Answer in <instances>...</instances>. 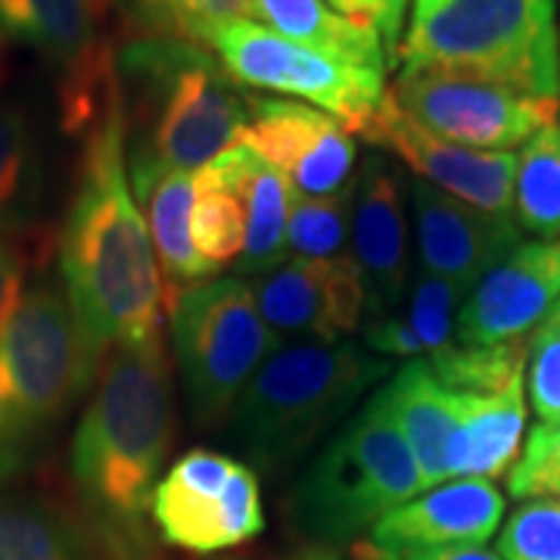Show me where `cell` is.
I'll list each match as a JSON object with an SVG mask.
<instances>
[{
	"label": "cell",
	"mask_w": 560,
	"mask_h": 560,
	"mask_svg": "<svg viewBox=\"0 0 560 560\" xmlns=\"http://www.w3.org/2000/svg\"><path fill=\"white\" fill-rule=\"evenodd\" d=\"M60 275L81 330L101 355L162 337L165 283L131 190L119 84L84 131L79 178L62 224Z\"/></svg>",
	"instance_id": "obj_1"
},
{
	"label": "cell",
	"mask_w": 560,
	"mask_h": 560,
	"mask_svg": "<svg viewBox=\"0 0 560 560\" xmlns=\"http://www.w3.org/2000/svg\"><path fill=\"white\" fill-rule=\"evenodd\" d=\"M172 436V368L162 337L109 349L69 452L75 499L106 560H156L143 523Z\"/></svg>",
	"instance_id": "obj_2"
},
{
	"label": "cell",
	"mask_w": 560,
	"mask_h": 560,
	"mask_svg": "<svg viewBox=\"0 0 560 560\" xmlns=\"http://www.w3.org/2000/svg\"><path fill=\"white\" fill-rule=\"evenodd\" d=\"M128 175H197L241 140L249 97L215 54L175 35H147L116 54Z\"/></svg>",
	"instance_id": "obj_3"
},
{
	"label": "cell",
	"mask_w": 560,
	"mask_h": 560,
	"mask_svg": "<svg viewBox=\"0 0 560 560\" xmlns=\"http://www.w3.org/2000/svg\"><path fill=\"white\" fill-rule=\"evenodd\" d=\"M60 280H35L0 330V489L22 480L101 374Z\"/></svg>",
	"instance_id": "obj_4"
},
{
	"label": "cell",
	"mask_w": 560,
	"mask_h": 560,
	"mask_svg": "<svg viewBox=\"0 0 560 560\" xmlns=\"http://www.w3.org/2000/svg\"><path fill=\"white\" fill-rule=\"evenodd\" d=\"M389 374V359L355 342L280 346L243 389L224 427L228 442L261 474H283Z\"/></svg>",
	"instance_id": "obj_5"
},
{
	"label": "cell",
	"mask_w": 560,
	"mask_h": 560,
	"mask_svg": "<svg viewBox=\"0 0 560 560\" xmlns=\"http://www.w3.org/2000/svg\"><path fill=\"white\" fill-rule=\"evenodd\" d=\"M399 72L474 75L558 101V7L555 0H411Z\"/></svg>",
	"instance_id": "obj_6"
},
{
	"label": "cell",
	"mask_w": 560,
	"mask_h": 560,
	"mask_svg": "<svg viewBox=\"0 0 560 560\" xmlns=\"http://www.w3.org/2000/svg\"><path fill=\"white\" fill-rule=\"evenodd\" d=\"M418 492V460L393 418L371 399L302 470L290 514L302 536L330 551L371 536L386 514Z\"/></svg>",
	"instance_id": "obj_7"
},
{
	"label": "cell",
	"mask_w": 560,
	"mask_h": 560,
	"mask_svg": "<svg viewBox=\"0 0 560 560\" xmlns=\"http://www.w3.org/2000/svg\"><path fill=\"white\" fill-rule=\"evenodd\" d=\"M165 312L194 427L224 430L243 389L283 340L265 324L243 278L202 280Z\"/></svg>",
	"instance_id": "obj_8"
},
{
	"label": "cell",
	"mask_w": 560,
	"mask_h": 560,
	"mask_svg": "<svg viewBox=\"0 0 560 560\" xmlns=\"http://www.w3.org/2000/svg\"><path fill=\"white\" fill-rule=\"evenodd\" d=\"M209 47L237 84L305 101L340 119L352 135H364L389 94L383 69L280 38L259 22H231L212 35Z\"/></svg>",
	"instance_id": "obj_9"
},
{
	"label": "cell",
	"mask_w": 560,
	"mask_h": 560,
	"mask_svg": "<svg viewBox=\"0 0 560 560\" xmlns=\"http://www.w3.org/2000/svg\"><path fill=\"white\" fill-rule=\"evenodd\" d=\"M109 0H0V38L38 54L60 91L62 128L84 135L119 84L106 40Z\"/></svg>",
	"instance_id": "obj_10"
},
{
	"label": "cell",
	"mask_w": 560,
	"mask_h": 560,
	"mask_svg": "<svg viewBox=\"0 0 560 560\" xmlns=\"http://www.w3.org/2000/svg\"><path fill=\"white\" fill-rule=\"evenodd\" d=\"M150 514L162 541L194 555L237 548L265 533L256 470L209 448H194L168 467Z\"/></svg>",
	"instance_id": "obj_11"
},
{
	"label": "cell",
	"mask_w": 560,
	"mask_h": 560,
	"mask_svg": "<svg viewBox=\"0 0 560 560\" xmlns=\"http://www.w3.org/2000/svg\"><path fill=\"white\" fill-rule=\"evenodd\" d=\"M393 97L423 131L492 153H511L558 121V101L455 72H399Z\"/></svg>",
	"instance_id": "obj_12"
},
{
	"label": "cell",
	"mask_w": 560,
	"mask_h": 560,
	"mask_svg": "<svg viewBox=\"0 0 560 560\" xmlns=\"http://www.w3.org/2000/svg\"><path fill=\"white\" fill-rule=\"evenodd\" d=\"M268 160L300 197H334L355 180L359 147L330 113L283 97H249L241 135Z\"/></svg>",
	"instance_id": "obj_13"
},
{
	"label": "cell",
	"mask_w": 560,
	"mask_h": 560,
	"mask_svg": "<svg viewBox=\"0 0 560 560\" xmlns=\"http://www.w3.org/2000/svg\"><path fill=\"white\" fill-rule=\"evenodd\" d=\"M265 324L280 340L342 342L368 315L364 283L352 256L287 259L246 280Z\"/></svg>",
	"instance_id": "obj_14"
},
{
	"label": "cell",
	"mask_w": 560,
	"mask_h": 560,
	"mask_svg": "<svg viewBox=\"0 0 560 560\" xmlns=\"http://www.w3.org/2000/svg\"><path fill=\"white\" fill-rule=\"evenodd\" d=\"M361 138L371 140L374 147L393 150L420 180L433 184L442 194L467 202L486 215L514 219V153L474 150L423 131L418 121L401 113L393 91L386 94Z\"/></svg>",
	"instance_id": "obj_15"
},
{
	"label": "cell",
	"mask_w": 560,
	"mask_h": 560,
	"mask_svg": "<svg viewBox=\"0 0 560 560\" xmlns=\"http://www.w3.org/2000/svg\"><path fill=\"white\" fill-rule=\"evenodd\" d=\"M408 180L374 153L352 180L349 246L364 283L368 318H386L399 308L411 283L408 256Z\"/></svg>",
	"instance_id": "obj_16"
},
{
	"label": "cell",
	"mask_w": 560,
	"mask_h": 560,
	"mask_svg": "<svg viewBox=\"0 0 560 560\" xmlns=\"http://www.w3.org/2000/svg\"><path fill=\"white\" fill-rule=\"evenodd\" d=\"M560 300V241H523L467 293L458 342L508 346L536 334Z\"/></svg>",
	"instance_id": "obj_17"
},
{
	"label": "cell",
	"mask_w": 560,
	"mask_h": 560,
	"mask_svg": "<svg viewBox=\"0 0 560 560\" xmlns=\"http://www.w3.org/2000/svg\"><path fill=\"white\" fill-rule=\"evenodd\" d=\"M408 197L418 228L420 268L427 275L452 280L464 293H470L511 249L523 243L514 219L486 215L427 180H408Z\"/></svg>",
	"instance_id": "obj_18"
},
{
	"label": "cell",
	"mask_w": 560,
	"mask_h": 560,
	"mask_svg": "<svg viewBox=\"0 0 560 560\" xmlns=\"http://www.w3.org/2000/svg\"><path fill=\"white\" fill-rule=\"evenodd\" d=\"M504 495L489 480H452L420 492L386 514L368 541L386 551H436L486 545L499 533Z\"/></svg>",
	"instance_id": "obj_19"
},
{
	"label": "cell",
	"mask_w": 560,
	"mask_h": 560,
	"mask_svg": "<svg viewBox=\"0 0 560 560\" xmlns=\"http://www.w3.org/2000/svg\"><path fill=\"white\" fill-rule=\"evenodd\" d=\"M526 399L523 377L501 393H458V423L448 442L445 480H492L521 458Z\"/></svg>",
	"instance_id": "obj_20"
},
{
	"label": "cell",
	"mask_w": 560,
	"mask_h": 560,
	"mask_svg": "<svg viewBox=\"0 0 560 560\" xmlns=\"http://www.w3.org/2000/svg\"><path fill=\"white\" fill-rule=\"evenodd\" d=\"M374 401L393 418L408 442L420 467L423 492L442 486L448 442L458 423V393L442 386L427 361H411L389 377Z\"/></svg>",
	"instance_id": "obj_21"
},
{
	"label": "cell",
	"mask_w": 560,
	"mask_h": 560,
	"mask_svg": "<svg viewBox=\"0 0 560 560\" xmlns=\"http://www.w3.org/2000/svg\"><path fill=\"white\" fill-rule=\"evenodd\" d=\"M212 162H219L228 178L234 180L246 215V246L237 261V271L246 280L259 278L287 261L290 253L287 228H290V206L296 194L290 180L243 140H237Z\"/></svg>",
	"instance_id": "obj_22"
},
{
	"label": "cell",
	"mask_w": 560,
	"mask_h": 560,
	"mask_svg": "<svg viewBox=\"0 0 560 560\" xmlns=\"http://www.w3.org/2000/svg\"><path fill=\"white\" fill-rule=\"evenodd\" d=\"M131 190H135L138 206H143V212L150 219V237H153V249L160 259L165 308H168L184 290L215 278L194 246L197 175L156 172V175L131 178Z\"/></svg>",
	"instance_id": "obj_23"
},
{
	"label": "cell",
	"mask_w": 560,
	"mask_h": 560,
	"mask_svg": "<svg viewBox=\"0 0 560 560\" xmlns=\"http://www.w3.org/2000/svg\"><path fill=\"white\" fill-rule=\"evenodd\" d=\"M467 293L452 280L420 271L396 312L377 318L364 330V346L386 359L440 355L458 340V315Z\"/></svg>",
	"instance_id": "obj_24"
},
{
	"label": "cell",
	"mask_w": 560,
	"mask_h": 560,
	"mask_svg": "<svg viewBox=\"0 0 560 560\" xmlns=\"http://www.w3.org/2000/svg\"><path fill=\"white\" fill-rule=\"evenodd\" d=\"M0 560H106L94 536L57 501L0 489Z\"/></svg>",
	"instance_id": "obj_25"
},
{
	"label": "cell",
	"mask_w": 560,
	"mask_h": 560,
	"mask_svg": "<svg viewBox=\"0 0 560 560\" xmlns=\"http://www.w3.org/2000/svg\"><path fill=\"white\" fill-rule=\"evenodd\" d=\"M246 20L278 32L280 38L315 47L320 54L389 72L383 40L374 32L342 20L327 0H253Z\"/></svg>",
	"instance_id": "obj_26"
},
{
	"label": "cell",
	"mask_w": 560,
	"mask_h": 560,
	"mask_svg": "<svg viewBox=\"0 0 560 560\" xmlns=\"http://www.w3.org/2000/svg\"><path fill=\"white\" fill-rule=\"evenodd\" d=\"M40 187L38 128L16 97L0 94V234L28 237L40 209Z\"/></svg>",
	"instance_id": "obj_27"
},
{
	"label": "cell",
	"mask_w": 560,
	"mask_h": 560,
	"mask_svg": "<svg viewBox=\"0 0 560 560\" xmlns=\"http://www.w3.org/2000/svg\"><path fill=\"white\" fill-rule=\"evenodd\" d=\"M514 221L533 241H560V119L523 143L514 175Z\"/></svg>",
	"instance_id": "obj_28"
},
{
	"label": "cell",
	"mask_w": 560,
	"mask_h": 560,
	"mask_svg": "<svg viewBox=\"0 0 560 560\" xmlns=\"http://www.w3.org/2000/svg\"><path fill=\"white\" fill-rule=\"evenodd\" d=\"M194 246L212 275L241 261L246 246V215H243L241 194L219 162H209L197 172Z\"/></svg>",
	"instance_id": "obj_29"
},
{
	"label": "cell",
	"mask_w": 560,
	"mask_h": 560,
	"mask_svg": "<svg viewBox=\"0 0 560 560\" xmlns=\"http://www.w3.org/2000/svg\"><path fill=\"white\" fill-rule=\"evenodd\" d=\"M526 346L508 342V346H470L458 342L445 352L427 361L436 381L455 393H501L514 381L523 377L526 364Z\"/></svg>",
	"instance_id": "obj_30"
},
{
	"label": "cell",
	"mask_w": 560,
	"mask_h": 560,
	"mask_svg": "<svg viewBox=\"0 0 560 560\" xmlns=\"http://www.w3.org/2000/svg\"><path fill=\"white\" fill-rule=\"evenodd\" d=\"M352 224V184L334 197H293L287 246L296 259H337L349 243Z\"/></svg>",
	"instance_id": "obj_31"
},
{
	"label": "cell",
	"mask_w": 560,
	"mask_h": 560,
	"mask_svg": "<svg viewBox=\"0 0 560 560\" xmlns=\"http://www.w3.org/2000/svg\"><path fill=\"white\" fill-rule=\"evenodd\" d=\"M501 560H560V499L521 504L499 533Z\"/></svg>",
	"instance_id": "obj_32"
},
{
	"label": "cell",
	"mask_w": 560,
	"mask_h": 560,
	"mask_svg": "<svg viewBox=\"0 0 560 560\" xmlns=\"http://www.w3.org/2000/svg\"><path fill=\"white\" fill-rule=\"evenodd\" d=\"M175 38L206 44L231 22L246 20L253 0H140Z\"/></svg>",
	"instance_id": "obj_33"
},
{
	"label": "cell",
	"mask_w": 560,
	"mask_h": 560,
	"mask_svg": "<svg viewBox=\"0 0 560 560\" xmlns=\"http://www.w3.org/2000/svg\"><path fill=\"white\" fill-rule=\"evenodd\" d=\"M508 492L526 501L560 495V423H536L529 430L521 458L508 474Z\"/></svg>",
	"instance_id": "obj_34"
},
{
	"label": "cell",
	"mask_w": 560,
	"mask_h": 560,
	"mask_svg": "<svg viewBox=\"0 0 560 560\" xmlns=\"http://www.w3.org/2000/svg\"><path fill=\"white\" fill-rule=\"evenodd\" d=\"M529 401L539 423H560V324H541L529 340Z\"/></svg>",
	"instance_id": "obj_35"
},
{
	"label": "cell",
	"mask_w": 560,
	"mask_h": 560,
	"mask_svg": "<svg viewBox=\"0 0 560 560\" xmlns=\"http://www.w3.org/2000/svg\"><path fill=\"white\" fill-rule=\"evenodd\" d=\"M342 20H349L359 28L374 32L383 40L389 69L399 66V44L401 28H405V16L411 0H327Z\"/></svg>",
	"instance_id": "obj_36"
},
{
	"label": "cell",
	"mask_w": 560,
	"mask_h": 560,
	"mask_svg": "<svg viewBox=\"0 0 560 560\" xmlns=\"http://www.w3.org/2000/svg\"><path fill=\"white\" fill-rule=\"evenodd\" d=\"M32 243L28 237H7L0 234V330L16 312V305L28 290V268H32Z\"/></svg>",
	"instance_id": "obj_37"
},
{
	"label": "cell",
	"mask_w": 560,
	"mask_h": 560,
	"mask_svg": "<svg viewBox=\"0 0 560 560\" xmlns=\"http://www.w3.org/2000/svg\"><path fill=\"white\" fill-rule=\"evenodd\" d=\"M355 560H501V555L486 551L482 545H460V548H436V551H415V555H401V551H386L377 548L374 541H355Z\"/></svg>",
	"instance_id": "obj_38"
},
{
	"label": "cell",
	"mask_w": 560,
	"mask_h": 560,
	"mask_svg": "<svg viewBox=\"0 0 560 560\" xmlns=\"http://www.w3.org/2000/svg\"><path fill=\"white\" fill-rule=\"evenodd\" d=\"M302 560H342V558H337V555H334V551H327V548H320V551H312V555H305Z\"/></svg>",
	"instance_id": "obj_39"
},
{
	"label": "cell",
	"mask_w": 560,
	"mask_h": 560,
	"mask_svg": "<svg viewBox=\"0 0 560 560\" xmlns=\"http://www.w3.org/2000/svg\"><path fill=\"white\" fill-rule=\"evenodd\" d=\"M545 324H560V300L555 302V308H551V315L545 318Z\"/></svg>",
	"instance_id": "obj_40"
},
{
	"label": "cell",
	"mask_w": 560,
	"mask_h": 560,
	"mask_svg": "<svg viewBox=\"0 0 560 560\" xmlns=\"http://www.w3.org/2000/svg\"><path fill=\"white\" fill-rule=\"evenodd\" d=\"M215 560H246V558H215Z\"/></svg>",
	"instance_id": "obj_41"
},
{
	"label": "cell",
	"mask_w": 560,
	"mask_h": 560,
	"mask_svg": "<svg viewBox=\"0 0 560 560\" xmlns=\"http://www.w3.org/2000/svg\"><path fill=\"white\" fill-rule=\"evenodd\" d=\"M156 560H160V558H156Z\"/></svg>",
	"instance_id": "obj_42"
}]
</instances>
